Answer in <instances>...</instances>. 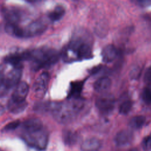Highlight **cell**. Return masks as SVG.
<instances>
[{"label": "cell", "instance_id": "1", "mask_svg": "<svg viewBox=\"0 0 151 151\" xmlns=\"http://www.w3.org/2000/svg\"><path fill=\"white\" fill-rule=\"evenodd\" d=\"M84 105V101L80 97L70 99L67 102L52 103L50 111L57 122L66 124L74 119L83 109Z\"/></svg>", "mask_w": 151, "mask_h": 151}, {"label": "cell", "instance_id": "2", "mask_svg": "<svg viewBox=\"0 0 151 151\" xmlns=\"http://www.w3.org/2000/svg\"><path fill=\"white\" fill-rule=\"evenodd\" d=\"M61 55L65 62L90 58L92 57L91 44L84 37L77 35L64 48Z\"/></svg>", "mask_w": 151, "mask_h": 151}, {"label": "cell", "instance_id": "3", "mask_svg": "<svg viewBox=\"0 0 151 151\" xmlns=\"http://www.w3.org/2000/svg\"><path fill=\"white\" fill-rule=\"evenodd\" d=\"M60 57L59 52L55 49L42 47L29 51V60L32 70L37 71L49 67L55 64Z\"/></svg>", "mask_w": 151, "mask_h": 151}, {"label": "cell", "instance_id": "4", "mask_svg": "<svg viewBox=\"0 0 151 151\" xmlns=\"http://www.w3.org/2000/svg\"><path fill=\"white\" fill-rule=\"evenodd\" d=\"M22 136L28 145L37 149H45L47 145L48 135L44 127L31 132H24Z\"/></svg>", "mask_w": 151, "mask_h": 151}, {"label": "cell", "instance_id": "5", "mask_svg": "<svg viewBox=\"0 0 151 151\" xmlns=\"http://www.w3.org/2000/svg\"><path fill=\"white\" fill-rule=\"evenodd\" d=\"M45 22L41 19H36L22 27V38H30L42 34L47 29Z\"/></svg>", "mask_w": 151, "mask_h": 151}, {"label": "cell", "instance_id": "6", "mask_svg": "<svg viewBox=\"0 0 151 151\" xmlns=\"http://www.w3.org/2000/svg\"><path fill=\"white\" fill-rule=\"evenodd\" d=\"M49 80L50 76L47 72L42 73L37 78L32 87L33 93L35 97L37 99H41L45 96L47 90Z\"/></svg>", "mask_w": 151, "mask_h": 151}, {"label": "cell", "instance_id": "7", "mask_svg": "<svg viewBox=\"0 0 151 151\" xmlns=\"http://www.w3.org/2000/svg\"><path fill=\"white\" fill-rule=\"evenodd\" d=\"M95 104L100 113L106 114L110 113L113 110L115 100L111 95L104 94L96 99Z\"/></svg>", "mask_w": 151, "mask_h": 151}, {"label": "cell", "instance_id": "8", "mask_svg": "<svg viewBox=\"0 0 151 151\" xmlns=\"http://www.w3.org/2000/svg\"><path fill=\"white\" fill-rule=\"evenodd\" d=\"M22 74V67H14L4 77L3 87L5 90L15 87L19 82Z\"/></svg>", "mask_w": 151, "mask_h": 151}, {"label": "cell", "instance_id": "9", "mask_svg": "<svg viewBox=\"0 0 151 151\" xmlns=\"http://www.w3.org/2000/svg\"><path fill=\"white\" fill-rule=\"evenodd\" d=\"M2 12L6 24L18 25L19 22L22 19L21 11L15 7H5L2 9Z\"/></svg>", "mask_w": 151, "mask_h": 151}, {"label": "cell", "instance_id": "10", "mask_svg": "<svg viewBox=\"0 0 151 151\" xmlns=\"http://www.w3.org/2000/svg\"><path fill=\"white\" fill-rule=\"evenodd\" d=\"M25 60H29V51L11 54L4 58L5 63L12 65L14 67H22V63Z\"/></svg>", "mask_w": 151, "mask_h": 151}, {"label": "cell", "instance_id": "11", "mask_svg": "<svg viewBox=\"0 0 151 151\" xmlns=\"http://www.w3.org/2000/svg\"><path fill=\"white\" fill-rule=\"evenodd\" d=\"M28 91V84L25 81H21L15 86L11 98L18 101H25Z\"/></svg>", "mask_w": 151, "mask_h": 151}, {"label": "cell", "instance_id": "12", "mask_svg": "<svg viewBox=\"0 0 151 151\" xmlns=\"http://www.w3.org/2000/svg\"><path fill=\"white\" fill-rule=\"evenodd\" d=\"M133 139V133L129 130H122L119 132L115 136L114 141L119 146L129 145Z\"/></svg>", "mask_w": 151, "mask_h": 151}, {"label": "cell", "instance_id": "13", "mask_svg": "<svg viewBox=\"0 0 151 151\" xmlns=\"http://www.w3.org/2000/svg\"><path fill=\"white\" fill-rule=\"evenodd\" d=\"M118 55V51L114 45L109 44L105 46L101 51V57L103 62L109 63L113 61Z\"/></svg>", "mask_w": 151, "mask_h": 151}, {"label": "cell", "instance_id": "14", "mask_svg": "<svg viewBox=\"0 0 151 151\" xmlns=\"http://www.w3.org/2000/svg\"><path fill=\"white\" fill-rule=\"evenodd\" d=\"M100 147L101 142L96 137L88 138L84 140L81 145V149L83 151H97Z\"/></svg>", "mask_w": 151, "mask_h": 151}, {"label": "cell", "instance_id": "15", "mask_svg": "<svg viewBox=\"0 0 151 151\" xmlns=\"http://www.w3.org/2000/svg\"><path fill=\"white\" fill-rule=\"evenodd\" d=\"M111 84V81L109 77H103L94 82L93 87L95 91L98 93H105L110 88Z\"/></svg>", "mask_w": 151, "mask_h": 151}, {"label": "cell", "instance_id": "16", "mask_svg": "<svg viewBox=\"0 0 151 151\" xmlns=\"http://www.w3.org/2000/svg\"><path fill=\"white\" fill-rule=\"evenodd\" d=\"M27 107V103L25 101H15L11 98L8 100L7 107L9 111L12 113H19L23 111Z\"/></svg>", "mask_w": 151, "mask_h": 151}, {"label": "cell", "instance_id": "17", "mask_svg": "<svg viewBox=\"0 0 151 151\" xmlns=\"http://www.w3.org/2000/svg\"><path fill=\"white\" fill-rule=\"evenodd\" d=\"M24 132H31L43 127L41 121L37 118H31L26 120L22 124Z\"/></svg>", "mask_w": 151, "mask_h": 151}, {"label": "cell", "instance_id": "18", "mask_svg": "<svg viewBox=\"0 0 151 151\" xmlns=\"http://www.w3.org/2000/svg\"><path fill=\"white\" fill-rule=\"evenodd\" d=\"M84 82L83 81H77L73 82L71 85L68 93L69 99L79 98L83 89Z\"/></svg>", "mask_w": 151, "mask_h": 151}, {"label": "cell", "instance_id": "19", "mask_svg": "<svg viewBox=\"0 0 151 151\" xmlns=\"http://www.w3.org/2000/svg\"><path fill=\"white\" fill-rule=\"evenodd\" d=\"M65 9L61 5L56 6L54 9L48 14V18L53 22L59 21L65 14Z\"/></svg>", "mask_w": 151, "mask_h": 151}, {"label": "cell", "instance_id": "20", "mask_svg": "<svg viewBox=\"0 0 151 151\" xmlns=\"http://www.w3.org/2000/svg\"><path fill=\"white\" fill-rule=\"evenodd\" d=\"M145 122L146 118L145 116L142 115L136 116L130 119L129 122V126L133 129H139L144 125Z\"/></svg>", "mask_w": 151, "mask_h": 151}, {"label": "cell", "instance_id": "21", "mask_svg": "<svg viewBox=\"0 0 151 151\" xmlns=\"http://www.w3.org/2000/svg\"><path fill=\"white\" fill-rule=\"evenodd\" d=\"M63 140L65 144L73 145H74L77 140V135L72 131L67 130L63 133Z\"/></svg>", "mask_w": 151, "mask_h": 151}, {"label": "cell", "instance_id": "22", "mask_svg": "<svg viewBox=\"0 0 151 151\" xmlns=\"http://www.w3.org/2000/svg\"><path fill=\"white\" fill-rule=\"evenodd\" d=\"M133 103L131 100H127L123 101L119 107V111L122 114H127L131 110Z\"/></svg>", "mask_w": 151, "mask_h": 151}, {"label": "cell", "instance_id": "23", "mask_svg": "<svg viewBox=\"0 0 151 151\" xmlns=\"http://www.w3.org/2000/svg\"><path fill=\"white\" fill-rule=\"evenodd\" d=\"M142 97L146 104H151V86H148L144 88L142 92Z\"/></svg>", "mask_w": 151, "mask_h": 151}, {"label": "cell", "instance_id": "24", "mask_svg": "<svg viewBox=\"0 0 151 151\" xmlns=\"http://www.w3.org/2000/svg\"><path fill=\"white\" fill-rule=\"evenodd\" d=\"M142 145L145 151H151V136L145 137L142 141Z\"/></svg>", "mask_w": 151, "mask_h": 151}, {"label": "cell", "instance_id": "25", "mask_svg": "<svg viewBox=\"0 0 151 151\" xmlns=\"http://www.w3.org/2000/svg\"><path fill=\"white\" fill-rule=\"evenodd\" d=\"M142 72V68L140 66H137L133 67L130 73V76L132 79H137L140 76Z\"/></svg>", "mask_w": 151, "mask_h": 151}, {"label": "cell", "instance_id": "26", "mask_svg": "<svg viewBox=\"0 0 151 151\" xmlns=\"http://www.w3.org/2000/svg\"><path fill=\"white\" fill-rule=\"evenodd\" d=\"M144 81L149 86H151V66L149 67L145 73Z\"/></svg>", "mask_w": 151, "mask_h": 151}, {"label": "cell", "instance_id": "27", "mask_svg": "<svg viewBox=\"0 0 151 151\" xmlns=\"http://www.w3.org/2000/svg\"><path fill=\"white\" fill-rule=\"evenodd\" d=\"M19 124H20V122L19 120H15V121L12 122L8 123V124H6L5 126V127H4V129L5 130H14L19 126Z\"/></svg>", "mask_w": 151, "mask_h": 151}, {"label": "cell", "instance_id": "28", "mask_svg": "<svg viewBox=\"0 0 151 151\" xmlns=\"http://www.w3.org/2000/svg\"><path fill=\"white\" fill-rule=\"evenodd\" d=\"M139 5L143 6H146L149 5V4H151V1H137Z\"/></svg>", "mask_w": 151, "mask_h": 151}, {"label": "cell", "instance_id": "29", "mask_svg": "<svg viewBox=\"0 0 151 151\" xmlns=\"http://www.w3.org/2000/svg\"><path fill=\"white\" fill-rule=\"evenodd\" d=\"M4 76L3 73L0 71V88L2 87L4 84Z\"/></svg>", "mask_w": 151, "mask_h": 151}, {"label": "cell", "instance_id": "30", "mask_svg": "<svg viewBox=\"0 0 151 151\" xmlns=\"http://www.w3.org/2000/svg\"><path fill=\"white\" fill-rule=\"evenodd\" d=\"M100 69V66L95 67H94V68H93L91 69V74H95V73H97Z\"/></svg>", "mask_w": 151, "mask_h": 151}, {"label": "cell", "instance_id": "31", "mask_svg": "<svg viewBox=\"0 0 151 151\" xmlns=\"http://www.w3.org/2000/svg\"><path fill=\"white\" fill-rule=\"evenodd\" d=\"M3 110H4V107H3V106H2L1 104H0V112L2 111Z\"/></svg>", "mask_w": 151, "mask_h": 151}, {"label": "cell", "instance_id": "32", "mask_svg": "<svg viewBox=\"0 0 151 151\" xmlns=\"http://www.w3.org/2000/svg\"><path fill=\"white\" fill-rule=\"evenodd\" d=\"M130 151H138V150L136 149H132Z\"/></svg>", "mask_w": 151, "mask_h": 151}]
</instances>
